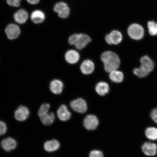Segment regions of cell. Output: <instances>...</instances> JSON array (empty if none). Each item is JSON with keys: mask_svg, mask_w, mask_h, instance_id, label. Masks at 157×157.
<instances>
[{"mask_svg": "<svg viewBox=\"0 0 157 157\" xmlns=\"http://www.w3.org/2000/svg\"><path fill=\"white\" fill-rule=\"evenodd\" d=\"M101 59L103 62L105 70L109 73L117 70L121 64V60L117 55L111 51H107L101 54Z\"/></svg>", "mask_w": 157, "mask_h": 157, "instance_id": "6da1fadb", "label": "cell"}, {"mask_svg": "<svg viewBox=\"0 0 157 157\" xmlns=\"http://www.w3.org/2000/svg\"><path fill=\"white\" fill-rule=\"evenodd\" d=\"M128 34L131 39L135 40H140L144 38L145 29L138 23H133L129 25L127 29Z\"/></svg>", "mask_w": 157, "mask_h": 157, "instance_id": "7a4b0ae2", "label": "cell"}, {"mask_svg": "<svg viewBox=\"0 0 157 157\" xmlns=\"http://www.w3.org/2000/svg\"><path fill=\"white\" fill-rule=\"evenodd\" d=\"M54 10L58 13V16L62 19L67 18L70 14V9L67 4L64 2H59L56 4Z\"/></svg>", "mask_w": 157, "mask_h": 157, "instance_id": "3957f363", "label": "cell"}, {"mask_svg": "<svg viewBox=\"0 0 157 157\" xmlns=\"http://www.w3.org/2000/svg\"><path fill=\"white\" fill-rule=\"evenodd\" d=\"M140 66L147 71L151 73L155 69V64L154 60L147 55L143 56L139 60Z\"/></svg>", "mask_w": 157, "mask_h": 157, "instance_id": "277c9868", "label": "cell"}, {"mask_svg": "<svg viewBox=\"0 0 157 157\" xmlns=\"http://www.w3.org/2000/svg\"><path fill=\"white\" fill-rule=\"evenodd\" d=\"M5 32L7 38L13 40L18 38L20 35L21 30L18 25L12 23L6 27Z\"/></svg>", "mask_w": 157, "mask_h": 157, "instance_id": "5b68a950", "label": "cell"}, {"mask_svg": "<svg viewBox=\"0 0 157 157\" xmlns=\"http://www.w3.org/2000/svg\"><path fill=\"white\" fill-rule=\"evenodd\" d=\"M70 106L74 111L78 113H85L87 109V103L84 100L78 98L70 103Z\"/></svg>", "mask_w": 157, "mask_h": 157, "instance_id": "8992f818", "label": "cell"}, {"mask_svg": "<svg viewBox=\"0 0 157 157\" xmlns=\"http://www.w3.org/2000/svg\"><path fill=\"white\" fill-rule=\"evenodd\" d=\"M141 149L144 154L147 156H154L157 153V145L151 142L143 143Z\"/></svg>", "mask_w": 157, "mask_h": 157, "instance_id": "52a82bcc", "label": "cell"}, {"mask_svg": "<svg viewBox=\"0 0 157 157\" xmlns=\"http://www.w3.org/2000/svg\"><path fill=\"white\" fill-rule=\"evenodd\" d=\"M99 121L96 116L89 115L84 120L83 125L86 129L88 130H93L97 128Z\"/></svg>", "mask_w": 157, "mask_h": 157, "instance_id": "ba28073f", "label": "cell"}, {"mask_svg": "<svg viewBox=\"0 0 157 157\" xmlns=\"http://www.w3.org/2000/svg\"><path fill=\"white\" fill-rule=\"evenodd\" d=\"M29 115L28 108L25 106L21 105L17 108L15 112V117L19 121H24L27 119Z\"/></svg>", "mask_w": 157, "mask_h": 157, "instance_id": "9c48e42d", "label": "cell"}, {"mask_svg": "<svg viewBox=\"0 0 157 157\" xmlns=\"http://www.w3.org/2000/svg\"><path fill=\"white\" fill-rule=\"evenodd\" d=\"M91 39L88 35L83 34H78L77 41L74 44L78 50H82L91 42Z\"/></svg>", "mask_w": 157, "mask_h": 157, "instance_id": "30bf717a", "label": "cell"}, {"mask_svg": "<svg viewBox=\"0 0 157 157\" xmlns=\"http://www.w3.org/2000/svg\"><path fill=\"white\" fill-rule=\"evenodd\" d=\"M29 17L27 12L24 9H21L17 10L13 15L15 21L19 24H24L26 22Z\"/></svg>", "mask_w": 157, "mask_h": 157, "instance_id": "8fae6325", "label": "cell"}, {"mask_svg": "<svg viewBox=\"0 0 157 157\" xmlns=\"http://www.w3.org/2000/svg\"><path fill=\"white\" fill-rule=\"evenodd\" d=\"M1 145L4 150L9 152L16 148L17 146V142L14 139L9 137L2 141Z\"/></svg>", "mask_w": 157, "mask_h": 157, "instance_id": "7c38bea8", "label": "cell"}, {"mask_svg": "<svg viewBox=\"0 0 157 157\" xmlns=\"http://www.w3.org/2000/svg\"><path fill=\"white\" fill-rule=\"evenodd\" d=\"M45 19L46 15L44 12L40 10H35L31 15V20L35 24H40L44 22Z\"/></svg>", "mask_w": 157, "mask_h": 157, "instance_id": "4fadbf2b", "label": "cell"}, {"mask_svg": "<svg viewBox=\"0 0 157 157\" xmlns=\"http://www.w3.org/2000/svg\"><path fill=\"white\" fill-rule=\"evenodd\" d=\"M80 69L82 73L85 75L91 74L95 69L94 63L90 60L84 61L80 67Z\"/></svg>", "mask_w": 157, "mask_h": 157, "instance_id": "5bb4252c", "label": "cell"}, {"mask_svg": "<svg viewBox=\"0 0 157 157\" xmlns=\"http://www.w3.org/2000/svg\"><path fill=\"white\" fill-rule=\"evenodd\" d=\"M57 114L59 119L62 121H67L71 117V113L69 111L66 106L64 105H60Z\"/></svg>", "mask_w": 157, "mask_h": 157, "instance_id": "9a60e30c", "label": "cell"}, {"mask_svg": "<svg viewBox=\"0 0 157 157\" xmlns=\"http://www.w3.org/2000/svg\"><path fill=\"white\" fill-rule=\"evenodd\" d=\"M65 58L68 63L74 64L76 63L79 60L80 56L76 51L71 50H68L66 52Z\"/></svg>", "mask_w": 157, "mask_h": 157, "instance_id": "2e32d148", "label": "cell"}, {"mask_svg": "<svg viewBox=\"0 0 157 157\" xmlns=\"http://www.w3.org/2000/svg\"><path fill=\"white\" fill-rule=\"evenodd\" d=\"M63 84L60 80L58 79L53 80L51 82L50 89L52 93L56 94L62 93L63 89Z\"/></svg>", "mask_w": 157, "mask_h": 157, "instance_id": "e0dca14e", "label": "cell"}, {"mask_svg": "<svg viewBox=\"0 0 157 157\" xmlns=\"http://www.w3.org/2000/svg\"><path fill=\"white\" fill-rule=\"evenodd\" d=\"M111 44H119L122 40L123 36L121 33L117 30H113L108 34Z\"/></svg>", "mask_w": 157, "mask_h": 157, "instance_id": "ac0fdd59", "label": "cell"}, {"mask_svg": "<svg viewBox=\"0 0 157 157\" xmlns=\"http://www.w3.org/2000/svg\"><path fill=\"white\" fill-rule=\"evenodd\" d=\"M60 147L59 143L56 140L47 141L44 144V150L48 152H52L58 150Z\"/></svg>", "mask_w": 157, "mask_h": 157, "instance_id": "d6986e66", "label": "cell"}, {"mask_svg": "<svg viewBox=\"0 0 157 157\" xmlns=\"http://www.w3.org/2000/svg\"><path fill=\"white\" fill-rule=\"evenodd\" d=\"M124 74L122 72L117 70L109 72V78L112 81L117 83L122 82L124 79Z\"/></svg>", "mask_w": 157, "mask_h": 157, "instance_id": "ffe728a7", "label": "cell"}, {"mask_svg": "<svg viewBox=\"0 0 157 157\" xmlns=\"http://www.w3.org/2000/svg\"><path fill=\"white\" fill-rule=\"evenodd\" d=\"M95 90L97 93L100 95H105L109 93V84L105 82H100L96 85Z\"/></svg>", "mask_w": 157, "mask_h": 157, "instance_id": "44dd1931", "label": "cell"}, {"mask_svg": "<svg viewBox=\"0 0 157 157\" xmlns=\"http://www.w3.org/2000/svg\"><path fill=\"white\" fill-rule=\"evenodd\" d=\"M145 135L147 138L152 141L157 140V128L150 127L147 128L145 131Z\"/></svg>", "mask_w": 157, "mask_h": 157, "instance_id": "7402d4cb", "label": "cell"}, {"mask_svg": "<svg viewBox=\"0 0 157 157\" xmlns=\"http://www.w3.org/2000/svg\"><path fill=\"white\" fill-rule=\"evenodd\" d=\"M148 33L152 36H157V22L154 21H149L147 23Z\"/></svg>", "mask_w": 157, "mask_h": 157, "instance_id": "603a6c76", "label": "cell"}, {"mask_svg": "<svg viewBox=\"0 0 157 157\" xmlns=\"http://www.w3.org/2000/svg\"><path fill=\"white\" fill-rule=\"evenodd\" d=\"M40 119L43 124L46 125L52 124L54 122L55 120V115L54 113H48L41 117Z\"/></svg>", "mask_w": 157, "mask_h": 157, "instance_id": "cb8c5ba5", "label": "cell"}, {"mask_svg": "<svg viewBox=\"0 0 157 157\" xmlns=\"http://www.w3.org/2000/svg\"><path fill=\"white\" fill-rule=\"evenodd\" d=\"M133 72L134 75L140 78H146L151 74L140 66L133 69Z\"/></svg>", "mask_w": 157, "mask_h": 157, "instance_id": "d4e9b609", "label": "cell"}, {"mask_svg": "<svg viewBox=\"0 0 157 157\" xmlns=\"http://www.w3.org/2000/svg\"><path fill=\"white\" fill-rule=\"evenodd\" d=\"M50 108V104L45 103L41 106L38 112V115L39 117L42 116L49 113Z\"/></svg>", "mask_w": 157, "mask_h": 157, "instance_id": "484cf974", "label": "cell"}, {"mask_svg": "<svg viewBox=\"0 0 157 157\" xmlns=\"http://www.w3.org/2000/svg\"><path fill=\"white\" fill-rule=\"evenodd\" d=\"M21 0H6L8 5L12 7H18L21 5Z\"/></svg>", "mask_w": 157, "mask_h": 157, "instance_id": "4316f807", "label": "cell"}, {"mask_svg": "<svg viewBox=\"0 0 157 157\" xmlns=\"http://www.w3.org/2000/svg\"><path fill=\"white\" fill-rule=\"evenodd\" d=\"M90 157H103V153L101 151L95 150L92 151L90 152Z\"/></svg>", "mask_w": 157, "mask_h": 157, "instance_id": "83f0119b", "label": "cell"}, {"mask_svg": "<svg viewBox=\"0 0 157 157\" xmlns=\"http://www.w3.org/2000/svg\"><path fill=\"white\" fill-rule=\"evenodd\" d=\"M7 130V127L6 124L3 121H0V136L5 134Z\"/></svg>", "mask_w": 157, "mask_h": 157, "instance_id": "f1b7e54d", "label": "cell"}, {"mask_svg": "<svg viewBox=\"0 0 157 157\" xmlns=\"http://www.w3.org/2000/svg\"><path fill=\"white\" fill-rule=\"evenodd\" d=\"M78 36V34H74L70 36L68 38V42L71 45H74L77 41Z\"/></svg>", "mask_w": 157, "mask_h": 157, "instance_id": "f546056e", "label": "cell"}, {"mask_svg": "<svg viewBox=\"0 0 157 157\" xmlns=\"http://www.w3.org/2000/svg\"><path fill=\"white\" fill-rule=\"evenodd\" d=\"M150 117L152 120L157 124V108H155L151 112Z\"/></svg>", "mask_w": 157, "mask_h": 157, "instance_id": "4dcf8cb0", "label": "cell"}, {"mask_svg": "<svg viewBox=\"0 0 157 157\" xmlns=\"http://www.w3.org/2000/svg\"><path fill=\"white\" fill-rule=\"evenodd\" d=\"M27 1L30 4L35 5L38 4L40 0H27Z\"/></svg>", "mask_w": 157, "mask_h": 157, "instance_id": "1f68e13d", "label": "cell"}]
</instances>
